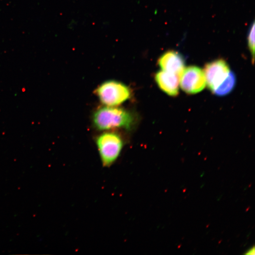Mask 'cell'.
<instances>
[{"mask_svg":"<svg viewBox=\"0 0 255 255\" xmlns=\"http://www.w3.org/2000/svg\"><path fill=\"white\" fill-rule=\"evenodd\" d=\"M93 123L97 129L109 130L123 129L130 130L136 122L134 115L124 108L106 106L98 108L93 115Z\"/></svg>","mask_w":255,"mask_h":255,"instance_id":"obj_1","label":"cell"},{"mask_svg":"<svg viewBox=\"0 0 255 255\" xmlns=\"http://www.w3.org/2000/svg\"><path fill=\"white\" fill-rule=\"evenodd\" d=\"M96 142L102 166L110 168L122 153L124 146L123 140L115 132H106L99 136Z\"/></svg>","mask_w":255,"mask_h":255,"instance_id":"obj_2","label":"cell"},{"mask_svg":"<svg viewBox=\"0 0 255 255\" xmlns=\"http://www.w3.org/2000/svg\"><path fill=\"white\" fill-rule=\"evenodd\" d=\"M101 103L106 106L120 105L130 98V88L124 83L116 80H108L98 87L95 91Z\"/></svg>","mask_w":255,"mask_h":255,"instance_id":"obj_3","label":"cell"},{"mask_svg":"<svg viewBox=\"0 0 255 255\" xmlns=\"http://www.w3.org/2000/svg\"><path fill=\"white\" fill-rule=\"evenodd\" d=\"M179 78L181 88L189 94L200 92L207 85L204 70L197 66H189L184 68Z\"/></svg>","mask_w":255,"mask_h":255,"instance_id":"obj_4","label":"cell"},{"mask_svg":"<svg viewBox=\"0 0 255 255\" xmlns=\"http://www.w3.org/2000/svg\"><path fill=\"white\" fill-rule=\"evenodd\" d=\"M204 72L208 87L213 92L227 78L231 70L225 61L219 59L207 64Z\"/></svg>","mask_w":255,"mask_h":255,"instance_id":"obj_5","label":"cell"},{"mask_svg":"<svg viewBox=\"0 0 255 255\" xmlns=\"http://www.w3.org/2000/svg\"><path fill=\"white\" fill-rule=\"evenodd\" d=\"M162 70L179 76L185 68V60L181 54L173 51H167L158 61Z\"/></svg>","mask_w":255,"mask_h":255,"instance_id":"obj_6","label":"cell"},{"mask_svg":"<svg viewBox=\"0 0 255 255\" xmlns=\"http://www.w3.org/2000/svg\"><path fill=\"white\" fill-rule=\"evenodd\" d=\"M179 76L164 70L155 75V81L162 90L169 96L175 97L179 94Z\"/></svg>","mask_w":255,"mask_h":255,"instance_id":"obj_7","label":"cell"},{"mask_svg":"<svg viewBox=\"0 0 255 255\" xmlns=\"http://www.w3.org/2000/svg\"><path fill=\"white\" fill-rule=\"evenodd\" d=\"M236 82V76L231 71L225 81L221 83L213 92L218 96H225L232 91L235 87Z\"/></svg>","mask_w":255,"mask_h":255,"instance_id":"obj_8","label":"cell"},{"mask_svg":"<svg viewBox=\"0 0 255 255\" xmlns=\"http://www.w3.org/2000/svg\"><path fill=\"white\" fill-rule=\"evenodd\" d=\"M248 45L249 48L251 51L252 55V60L254 62V54H255V23L253 22L251 27L249 30L248 34Z\"/></svg>","mask_w":255,"mask_h":255,"instance_id":"obj_9","label":"cell"},{"mask_svg":"<svg viewBox=\"0 0 255 255\" xmlns=\"http://www.w3.org/2000/svg\"><path fill=\"white\" fill-rule=\"evenodd\" d=\"M254 251H255V250H254V248L253 247V248H251V249H250V250H249L248 251H247V253H245L246 254H254Z\"/></svg>","mask_w":255,"mask_h":255,"instance_id":"obj_10","label":"cell"}]
</instances>
